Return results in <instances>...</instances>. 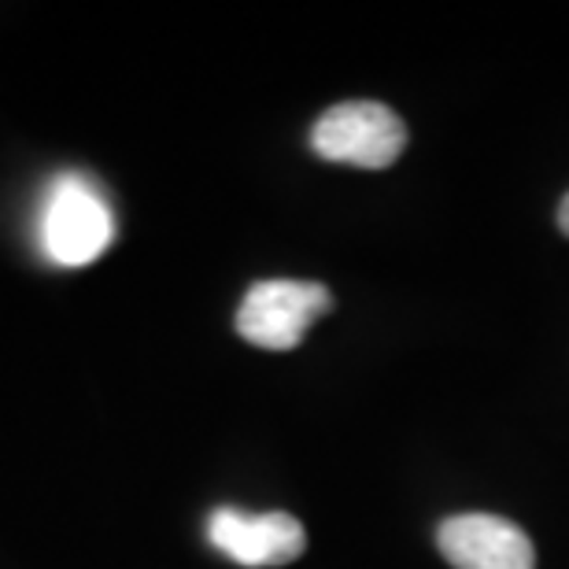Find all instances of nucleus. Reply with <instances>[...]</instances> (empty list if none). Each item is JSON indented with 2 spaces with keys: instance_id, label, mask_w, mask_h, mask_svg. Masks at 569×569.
<instances>
[{
  "instance_id": "nucleus-1",
  "label": "nucleus",
  "mask_w": 569,
  "mask_h": 569,
  "mask_svg": "<svg viewBox=\"0 0 569 569\" xmlns=\"http://www.w3.org/2000/svg\"><path fill=\"white\" fill-rule=\"evenodd\" d=\"M116 241V214L93 181L63 170L49 181L38 208V244L56 267H89Z\"/></svg>"
},
{
  "instance_id": "nucleus-2",
  "label": "nucleus",
  "mask_w": 569,
  "mask_h": 569,
  "mask_svg": "<svg viewBox=\"0 0 569 569\" xmlns=\"http://www.w3.org/2000/svg\"><path fill=\"white\" fill-rule=\"evenodd\" d=\"M311 148L329 163L385 170L403 156L407 127L392 108L378 100H348L315 122Z\"/></svg>"
},
{
  "instance_id": "nucleus-3",
  "label": "nucleus",
  "mask_w": 569,
  "mask_h": 569,
  "mask_svg": "<svg viewBox=\"0 0 569 569\" xmlns=\"http://www.w3.org/2000/svg\"><path fill=\"white\" fill-rule=\"evenodd\" d=\"M329 307H333V296L318 281H259L241 300L237 333L256 348L289 351L300 345L311 322H318Z\"/></svg>"
},
{
  "instance_id": "nucleus-4",
  "label": "nucleus",
  "mask_w": 569,
  "mask_h": 569,
  "mask_svg": "<svg viewBox=\"0 0 569 569\" xmlns=\"http://www.w3.org/2000/svg\"><path fill=\"white\" fill-rule=\"evenodd\" d=\"M208 540L214 551L248 569L289 566L303 555L307 532L292 515L270 510V515H244L237 507H219L208 518Z\"/></svg>"
},
{
  "instance_id": "nucleus-5",
  "label": "nucleus",
  "mask_w": 569,
  "mask_h": 569,
  "mask_svg": "<svg viewBox=\"0 0 569 569\" xmlns=\"http://www.w3.org/2000/svg\"><path fill=\"white\" fill-rule=\"evenodd\" d=\"M437 543L455 569H537L529 532L496 515H455L440 526Z\"/></svg>"
},
{
  "instance_id": "nucleus-6",
  "label": "nucleus",
  "mask_w": 569,
  "mask_h": 569,
  "mask_svg": "<svg viewBox=\"0 0 569 569\" xmlns=\"http://www.w3.org/2000/svg\"><path fill=\"white\" fill-rule=\"evenodd\" d=\"M559 226H562V233L569 237V192H566V200H562V208H559Z\"/></svg>"
}]
</instances>
